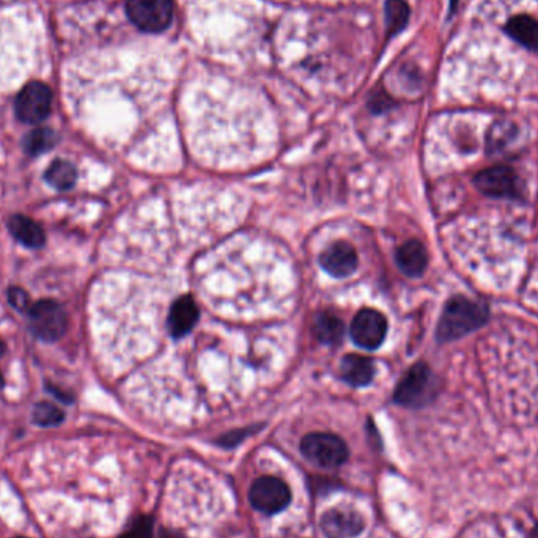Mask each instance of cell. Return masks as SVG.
Returning a JSON list of instances; mask_svg holds the SVG:
<instances>
[{
	"label": "cell",
	"instance_id": "83f0119b",
	"mask_svg": "<svg viewBox=\"0 0 538 538\" xmlns=\"http://www.w3.org/2000/svg\"><path fill=\"white\" fill-rule=\"evenodd\" d=\"M531 538H538V524L533 527V533H531Z\"/></svg>",
	"mask_w": 538,
	"mask_h": 538
},
{
	"label": "cell",
	"instance_id": "2e32d148",
	"mask_svg": "<svg viewBox=\"0 0 538 538\" xmlns=\"http://www.w3.org/2000/svg\"><path fill=\"white\" fill-rule=\"evenodd\" d=\"M506 32L527 50L538 51V21L529 14H518L508 21Z\"/></svg>",
	"mask_w": 538,
	"mask_h": 538
},
{
	"label": "cell",
	"instance_id": "5bb4252c",
	"mask_svg": "<svg viewBox=\"0 0 538 538\" xmlns=\"http://www.w3.org/2000/svg\"><path fill=\"white\" fill-rule=\"evenodd\" d=\"M342 378L353 387H366L374 381L375 366L368 357L361 355H348L343 357L340 366Z\"/></svg>",
	"mask_w": 538,
	"mask_h": 538
},
{
	"label": "cell",
	"instance_id": "7c38bea8",
	"mask_svg": "<svg viewBox=\"0 0 538 538\" xmlns=\"http://www.w3.org/2000/svg\"><path fill=\"white\" fill-rule=\"evenodd\" d=\"M199 315H200V312H199V307H197L196 301L192 296L178 298L172 304L169 321H167V328H169L171 336L175 337V339L188 336L190 330L194 329Z\"/></svg>",
	"mask_w": 538,
	"mask_h": 538
},
{
	"label": "cell",
	"instance_id": "30bf717a",
	"mask_svg": "<svg viewBox=\"0 0 538 538\" xmlns=\"http://www.w3.org/2000/svg\"><path fill=\"white\" fill-rule=\"evenodd\" d=\"M320 527L326 538H356L364 533L366 521L353 508L336 507L324 512Z\"/></svg>",
	"mask_w": 538,
	"mask_h": 538
},
{
	"label": "cell",
	"instance_id": "ffe728a7",
	"mask_svg": "<svg viewBox=\"0 0 538 538\" xmlns=\"http://www.w3.org/2000/svg\"><path fill=\"white\" fill-rule=\"evenodd\" d=\"M410 21V5L404 0L385 2V24L391 35L404 31Z\"/></svg>",
	"mask_w": 538,
	"mask_h": 538
},
{
	"label": "cell",
	"instance_id": "5b68a950",
	"mask_svg": "<svg viewBox=\"0 0 538 538\" xmlns=\"http://www.w3.org/2000/svg\"><path fill=\"white\" fill-rule=\"evenodd\" d=\"M29 320L32 332L44 342L59 340L68 328L67 312L57 301H38L29 309Z\"/></svg>",
	"mask_w": 538,
	"mask_h": 538
},
{
	"label": "cell",
	"instance_id": "cb8c5ba5",
	"mask_svg": "<svg viewBox=\"0 0 538 538\" xmlns=\"http://www.w3.org/2000/svg\"><path fill=\"white\" fill-rule=\"evenodd\" d=\"M252 430H239V431H233L220 438V444L226 447H233L238 444L239 441H243L246 438V434L251 433Z\"/></svg>",
	"mask_w": 538,
	"mask_h": 538
},
{
	"label": "cell",
	"instance_id": "ba28073f",
	"mask_svg": "<svg viewBox=\"0 0 538 538\" xmlns=\"http://www.w3.org/2000/svg\"><path fill=\"white\" fill-rule=\"evenodd\" d=\"M52 92L43 82H31L19 92L14 112L21 122L37 125L51 114Z\"/></svg>",
	"mask_w": 538,
	"mask_h": 538
},
{
	"label": "cell",
	"instance_id": "d4e9b609",
	"mask_svg": "<svg viewBox=\"0 0 538 538\" xmlns=\"http://www.w3.org/2000/svg\"><path fill=\"white\" fill-rule=\"evenodd\" d=\"M158 538H184L181 533H175V531H171V529H162L160 533V537Z\"/></svg>",
	"mask_w": 538,
	"mask_h": 538
},
{
	"label": "cell",
	"instance_id": "9c48e42d",
	"mask_svg": "<svg viewBox=\"0 0 538 538\" xmlns=\"http://www.w3.org/2000/svg\"><path fill=\"white\" fill-rule=\"evenodd\" d=\"M353 342L364 349H378L387 334V320L374 309H364L356 315L351 329Z\"/></svg>",
	"mask_w": 538,
	"mask_h": 538
},
{
	"label": "cell",
	"instance_id": "277c9868",
	"mask_svg": "<svg viewBox=\"0 0 538 538\" xmlns=\"http://www.w3.org/2000/svg\"><path fill=\"white\" fill-rule=\"evenodd\" d=\"M172 0H128L126 13L131 23L147 33H160L173 21Z\"/></svg>",
	"mask_w": 538,
	"mask_h": 538
},
{
	"label": "cell",
	"instance_id": "f1b7e54d",
	"mask_svg": "<svg viewBox=\"0 0 538 538\" xmlns=\"http://www.w3.org/2000/svg\"><path fill=\"white\" fill-rule=\"evenodd\" d=\"M18 538H24V537H18Z\"/></svg>",
	"mask_w": 538,
	"mask_h": 538
},
{
	"label": "cell",
	"instance_id": "484cf974",
	"mask_svg": "<svg viewBox=\"0 0 538 538\" xmlns=\"http://www.w3.org/2000/svg\"><path fill=\"white\" fill-rule=\"evenodd\" d=\"M2 351H4V345L0 343V355H2ZM4 383H5V381H4V376H2V374H0V389L4 387Z\"/></svg>",
	"mask_w": 538,
	"mask_h": 538
},
{
	"label": "cell",
	"instance_id": "7402d4cb",
	"mask_svg": "<svg viewBox=\"0 0 538 538\" xmlns=\"http://www.w3.org/2000/svg\"><path fill=\"white\" fill-rule=\"evenodd\" d=\"M153 518L148 515H142L133 521V524L123 533L122 538H153Z\"/></svg>",
	"mask_w": 538,
	"mask_h": 538
},
{
	"label": "cell",
	"instance_id": "8992f818",
	"mask_svg": "<svg viewBox=\"0 0 538 538\" xmlns=\"http://www.w3.org/2000/svg\"><path fill=\"white\" fill-rule=\"evenodd\" d=\"M474 184L482 194L495 199H520L523 196L520 177L508 165H493L478 172Z\"/></svg>",
	"mask_w": 538,
	"mask_h": 538
},
{
	"label": "cell",
	"instance_id": "44dd1931",
	"mask_svg": "<svg viewBox=\"0 0 538 538\" xmlns=\"http://www.w3.org/2000/svg\"><path fill=\"white\" fill-rule=\"evenodd\" d=\"M63 419H65L63 411L50 402H40L32 411V421L40 427H55L63 422Z\"/></svg>",
	"mask_w": 538,
	"mask_h": 538
},
{
	"label": "cell",
	"instance_id": "3957f363",
	"mask_svg": "<svg viewBox=\"0 0 538 538\" xmlns=\"http://www.w3.org/2000/svg\"><path fill=\"white\" fill-rule=\"evenodd\" d=\"M301 452L311 463L324 469H336L347 463L348 446L332 433H311L301 441Z\"/></svg>",
	"mask_w": 538,
	"mask_h": 538
},
{
	"label": "cell",
	"instance_id": "d6986e66",
	"mask_svg": "<svg viewBox=\"0 0 538 538\" xmlns=\"http://www.w3.org/2000/svg\"><path fill=\"white\" fill-rule=\"evenodd\" d=\"M55 144H57V134L52 129L37 128L25 135L23 147L29 156H38L50 152L51 148L55 147Z\"/></svg>",
	"mask_w": 538,
	"mask_h": 538
},
{
	"label": "cell",
	"instance_id": "4316f807",
	"mask_svg": "<svg viewBox=\"0 0 538 538\" xmlns=\"http://www.w3.org/2000/svg\"><path fill=\"white\" fill-rule=\"evenodd\" d=\"M457 4H459V0H450V13L455 12V8H457Z\"/></svg>",
	"mask_w": 538,
	"mask_h": 538
},
{
	"label": "cell",
	"instance_id": "603a6c76",
	"mask_svg": "<svg viewBox=\"0 0 538 538\" xmlns=\"http://www.w3.org/2000/svg\"><path fill=\"white\" fill-rule=\"evenodd\" d=\"M8 301L16 311H29L31 309V300H29V294L25 293L23 288L12 287L8 290Z\"/></svg>",
	"mask_w": 538,
	"mask_h": 538
},
{
	"label": "cell",
	"instance_id": "e0dca14e",
	"mask_svg": "<svg viewBox=\"0 0 538 538\" xmlns=\"http://www.w3.org/2000/svg\"><path fill=\"white\" fill-rule=\"evenodd\" d=\"M313 330L320 342L324 345H337L343 337L342 320L336 313L320 312L313 321Z\"/></svg>",
	"mask_w": 538,
	"mask_h": 538
},
{
	"label": "cell",
	"instance_id": "8fae6325",
	"mask_svg": "<svg viewBox=\"0 0 538 538\" xmlns=\"http://www.w3.org/2000/svg\"><path fill=\"white\" fill-rule=\"evenodd\" d=\"M320 264L334 277H348L357 268V254L353 246L337 241L320 255Z\"/></svg>",
	"mask_w": 538,
	"mask_h": 538
},
{
	"label": "cell",
	"instance_id": "7a4b0ae2",
	"mask_svg": "<svg viewBox=\"0 0 538 538\" xmlns=\"http://www.w3.org/2000/svg\"><path fill=\"white\" fill-rule=\"evenodd\" d=\"M438 394V381L427 364L417 362L400 379L394 392L395 404L406 408H422Z\"/></svg>",
	"mask_w": 538,
	"mask_h": 538
},
{
	"label": "cell",
	"instance_id": "6da1fadb",
	"mask_svg": "<svg viewBox=\"0 0 538 538\" xmlns=\"http://www.w3.org/2000/svg\"><path fill=\"white\" fill-rule=\"evenodd\" d=\"M488 315L487 306L478 301L465 296H453L447 301L444 311L441 313L436 329L438 340L442 343L459 340L482 328L488 321Z\"/></svg>",
	"mask_w": 538,
	"mask_h": 538
},
{
	"label": "cell",
	"instance_id": "ac0fdd59",
	"mask_svg": "<svg viewBox=\"0 0 538 538\" xmlns=\"http://www.w3.org/2000/svg\"><path fill=\"white\" fill-rule=\"evenodd\" d=\"M44 178L57 190H71L76 183V169L68 161L57 160L48 167Z\"/></svg>",
	"mask_w": 538,
	"mask_h": 538
},
{
	"label": "cell",
	"instance_id": "4fadbf2b",
	"mask_svg": "<svg viewBox=\"0 0 538 538\" xmlns=\"http://www.w3.org/2000/svg\"><path fill=\"white\" fill-rule=\"evenodd\" d=\"M395 260H397L398 268L404 274L408 277H419L427 269L429 254L421 241L410 239L398 247Z\"/></svg>",
	"mask_w": 538,
	"mask_h": 538
},
{
	"label": "cell",
	"instance_id": "9a60e30c",
	"mask_svg": "<svg viewBox=\"0 0 538 538\" xmlns=\"http://www.w3.org/2000/svg\"><path fill=\"white\" fill-rule=\"evenodd\" d=\"M8 230L14 237V239L19 241L21 245H24L25 247L38 249V247H43L44 243H46V235H44L43 228L27 216H12L8 219Z\"/></svg>",
	"mask_w": 538,
	"mask_h": 538
},
{
	"label": "cell",
	"instance_id": "52a82bcc",
	"mask_svg": "<svg viewBox=\"0 0 538 538\" xmlns=\"http://www.w3.org/2000/svg\"><path fill=\"white\" fill-rule=\"evenodd\" d=\"M249 501L260 514L275 515L288 507L292 491L282 478L264 476L252 484Z\"/></svg>",
	"mask_w": 538,
	"mask_h": 538
}]
</instances>
